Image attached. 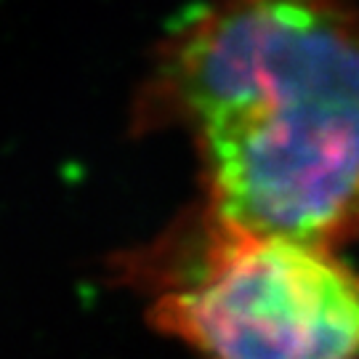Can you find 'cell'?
<instances>
[{
	"mask_svg": "<svg viewBox=\"0 0 359 359\" xmlns=\"http://www.w3.org/2000/svg\"><path fill=\"white\" fill-rule=\"evenodd\" d=\"M149 317L205 359H354L359 271L333 245L205 218L194 266Z\"/></svg>",
	"mask_w": 359,
	"mask_h": 359,
	"instance_id": "cell-2",
	"label": "cell"
},
{
	"mask_svg": "<svg viewBox=\"0 0 359 359\" xmlns=\"http://www.w3.org/2000/svg\"><path fill=\"white\" fill-rule=\"evenodd\" d=\"M149 115L189 130L208 218L359 240V6L216 0L154 62Z\"/></svg>",
	"mask_w": 359,
	"mask_h": 359,
	"instance_id": "cell-1",
	"label": "cell"
}]
</instances>
